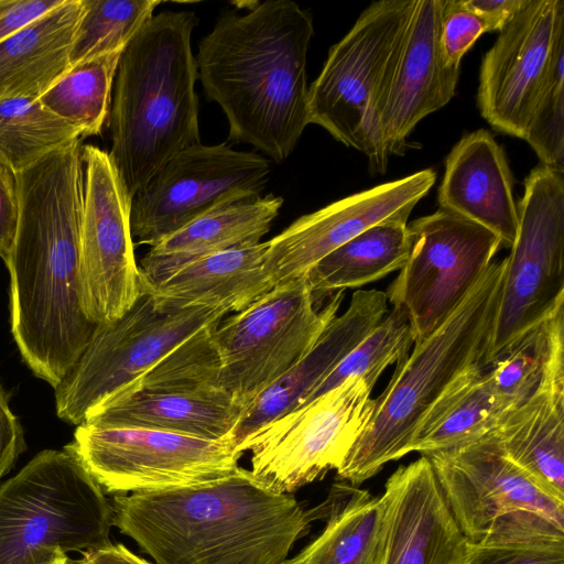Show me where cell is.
<instances>
[{
    "mask_svg": "<svg viewBox=\"0 0 564 564\" xmlns=\"http://www.w3.org/2000/svg\"><path fill=\"white\" fill-rule=\"evenodd\" d=\"M19 221L6 262L11 330L24 362L54 389L79 360L97 325L79 301L82 139L15 174Z\"/></svg>",
    "mask_w": 564,
    "mask_h": 564,
    "instance_id": "obj_1",
    "label": "cell"
},
{
    "mask_svg": "<svg viewBox=\"0 0 564 564\" xmlns=\"http://www.w3.org/2000/svg\"><path fill=\"white\" fill-rule=\"evenodd\" d=\"M112 524L156 564H281L325 518L249 469L202 484L115 495Z\"/></svg>",
    "mask_w": 564,
    "mask_h": 564,
    "instance_id": "obj_2",
    "label": "cell"
},
{
    "mask_svg": "<svg viewBox=\"0 0 564 564\" xmlns=\"http://www.w3.org/2000/svg\"><path fill=\"white\" fill-rule=\"evenodd\" d=\"M313 18L291 0L224 12L195 56L206 98L217 102L228 140L275 163L295 149L308 122L306 57Z\"/></svg>",
    "mask_w": 564,
    "mask_h": 564,
    "instance_id": "obj_3",
    "label": "cell"
},
{
    "mask_svg": "<svg viewBox=\"0 0 564 564\" xmlns=\"http://www.w3.org/2000/svg\"><path fill=\"white\" fill-rule=\"evenodd\" d=\"M192 11L153 15L123 48L109 111V156L133 198L177 152L200 143Z\"/></svg>",
    "mask_w": 564,
    "mask_h": 564,
    "instance_id": "obj_4",
    "label": "cell"
},
{
    "mask_svg": "<svg viewBox=\"0 0 564 564\" xmlns=\"http://www.w3.org/2000/svg\"><path fill=\"white\" fill-rule=\"evenodd\" d=\"M506 268V258L494 260L449 316L397 362L368 425L337 470L339 479L357 487L411 453L432 405L464 373L487 365Z\"/></svg>",
    "mask_w": 564,
    "mask_h": 564,
    "instance_id": "obj_5",
    "label": "cell"
},
{
    "mask_svg": "<svg viewBox=\"0 0 564 564\" xmlns=\"http://www.w3.org/2000/svg\"><path fill=\"white\" fill-rule=\"evenodd\" d=\"M113 510L67 449H45L0 486V564H41L111 544Z\"/></svg>",
    "mask_w": 564,
    "mask_h": 564,
    "instance_id": "obj_6",
    "label": "cell"
},
{
    "mask_svg": "<svg viewBox=\"0 0 564 564\" xmlns=\"http://www.w3.org/2000/svg\"><path fill=\"white\" fill-rule=\"evenodd\" d=\"M415 0H380L368 6L334 44L308 87V122L364 153L371 173L388 169L379 120Z\"/></svg>",
    "mask_w": 564,
    "mask_h": 564,
    "instance_id": "obj_7",
    "label": "cell"
},
{
    "mask_svg": "<svg viewBox=\"0 0 564 564\" xmlns=\"http://www.w3.org/2000/svg\"><path fill=\"white\" fill-rule=\"evenodd\" d=\"M344 294L319 306L304 274L224 317L212 330L220 387L249 406L310 351L337 316Z\"/></svg>",
    "mask_w": 564,
    "mask_h": 564,
    "instance_id": "obj_8",
    "label": "cell"
},
{
    "mask_svg": "<svg viewBox=\"0 0 564 564\" xmlns=\"http://www.w3.org/2000/svg\"><path fill=\"white\" fill-rule=\"evenodd\" d=\"M227 314L224 308L163 303L143 289L120 318L97 325L79 360L55 388L57 416L79 425L93 408Z\"/></svg>",
    "mask_w": 564,
    "mask_h": 564,
    "instance_id": "obj_9",
    "label": "cell"
},
{
    "mask_svg": "<svg viewBox=\"0 0 564 564\" xmlns=\"http://www.w3.org/2000/svg\"><path fill=\"white\" fill-rule=\"evenodd\" d=\"M372 388L349 378L313 401L267 423L237 451L251 452V473L270 489L292 494L341 467L368 425Z\"/></svg>",
    "mask_w": 564,
    "mask_h": 564,
    "instance_id": "obj_10",
    "label": "cell"
},
{
    "mask_svg": "<svg viewBox=\"0 0 564 564\" xmlns=\"http://www.w3.org/2000/svg\"><path fill=\"white\" fill-rule=\"evenodd\" d=\"M518 212L487 364L564 304V173L535 166Z\"/></svg>",
    "mask_w": 564,
    "mask_h": 564,
    "instance_id": "obj_11",
    "label": "cell"
},
{
    "mask_svg": "<svg viewBox=\"0 0 564 564\" xmlns=\"http://www.w3.org/2000/svg\"><path fill=\"white\" fill-rule=\"evenodd\" d=\"M69 451L107 492L155 491L231 474L241 456L230 440L80 423Z\"/></svg>",
    "mask_w": 564,
    "mask_h": 564,
    "instance_id": "obj_12",
    "label": "cell"
},
{
    "mask_svg": "<svg viewBox=\"0 0 564 564\" xmlns=\"http://www.w3.org/2000/svg\"><path fill=\"white\" fill-rule=\"evenodd\" d=\"M270 161L226 143H197L174 154L131 200L130 225L138 245L153 247L198 217L260 196Z\"/></svg>",
    "mask_w": 564,
    "mask_h": 564,
    "instance_id": "obj_13",
    "label": "cell"
},
{
    "mask_svg": "<svg viewBox=\"0 0 564 564\" xmlns=\"http://www.w3.org/2000/svg\"><path fill=\"white\" fill-rule=\"evenodd\" d=\"M408 226L409 257L384 293L408 314L415 344L449 316L492 263L501 242L487 228L443 209Z\"/></svg>",
    "mask_w": 564,
    "mask_h": 564,
    "instance_id": "obj_14",
    "label": "cell"
},
{
    "mask_svg": "<svg viewBox=\"0 0 564 564\" xmlns=\"http://www.w3.org/2000/svg\"><path fill=\"white\" fill-rule=\"evenodd\" d=\"M84 169L79 232V301L87 319L109 324L142 293L131 235V197L109 153L82 147Z\"/></svg>",
    "mask_w": 564,
    "mask_h": 564,
    "instance_id": "obj_15",
    "label": "cell"
},
{
    "mask_svg": "<svg viewBox=\"0 0 564 564\" xmlns=\"http://www.w3.org/2000/svg\"><path fill=\"white\" fill-rule=\"evenodd\" d=\"M564 43V0H527L499 30L482 58L477 94L482 118L498 132L524 139Z\"/></svg>",
    "mask_w": 564,
    "mask_h": 564,
    "instance_id": "obj_16",
    "label": "cell"
},
{
    "mask_svg": "<svg viewBox=\"0 0 564 564\" xmlns=\"http://www.w3.org/2000/svg\"><path fill=\"white\" fill-rule=\"evenodd\" d=\"M426 456L446 502L473 545L520 511L539 513L564 528V503L544 494L503 453L494 435Z\"/></svg>",
    "mask_w": 564,
    "mask_h": 564,
    "instance_id": "obj_17",
    "label": "cell"
},
{
    "mask_svg": "<svg viewBox=\"0 0 564 564\" xmlns=\"http://www.w3.org/2000/svg\"><path fill=\"white\" fill-rule=\"evenodd\" d=\"M435 181V171L425 169L297 218L268 241L265 264L274 286L304 275L322 258L376 224L408 220Z\"/></svg>",
    "mask_w": 564,
    "mask_h": 564,
    "instance_id": "obj_18",
    "label": "cell"
},
{
    "mask_svg": "<svg viewBox=\"0 0 564 564\" xmlns=\"http://www.w3.org/2000/svg\"><path fill=\"white\" fill-rule=\"evenodd\" d=\"M377 564H467L473 544L458 527L430 459L421 455L386 481Z\"/></svg>",
    "mask_w": 564,
    "mask_h": 564,
    "instance_id": "obj_19",
    "label": "cell"
},
{
    "mask_svg": "<svg viewBox=\"0 0 564 564\" xmlns=\"http://www.w3.org/2000/svg\"><path fill=\"white\" fill-rule=\"evenodd\" d=\"M444 4L445 0H415L379 120L389 156L403 155L416 124L456 94L460 68L446 67L440 48Z\"/></svg>",
    "mask_w": 564,
    "mask_h": 564,
    "instance_id": "obj_20",
    "label": "cell"
},
{
    "mask_svg": "<svg viewBox=\"0 0 564 564\" xmlns=\"http://www.w3.org/2000/svg\"><path fill=\"white\" fill-rule=\"evenodd\" d=\"M387 313L384 292L356 291L346 311L328 324L310 351L250 403L230 436L236 449L261 426L301 406Z\"/></svg>",
    "mask_w": 564,
    "mask_h": 564,
    "instance_id": "obj_21",
    "label": "cell"
},
{
    "mask_svg": "<svg viewBox=\"0 0 564 564\" xmlns=\"http://www.w3.org/2000/svg\"><path fill=\"white\" fill-rule=\"evenodd\" d=\"M440 209L457 214L491 232L511 248L519 225L512 173L502 147L479 129L464 134L445 160L438 188Z\"/></svg>",
    "mask_w": 564,
    "mask_h": 564,
    "instance_id": "obj_22",
    "label": "cell"
},
{
    "mask_svg": "<svg viewBox=\"0 0 564 564\" xmlns=\"http://www.w3.org/2000/svg\"><path fill=\"white\" fill-rule=\"evenodd\" d=\"M247 408L221 388L148 391L130 383L93 408L83 423L220 441L230 440Z\"/></svg>",
    "mask_w": 564,
    "mask_h": 564,
    "instance_id": "obj_23",
    "label": "cell"
},
{
    "mask_svg": "<svg viewBox=\"0 0 564 564\" xmlns=\"http://www.w3.org/2000/svg\"><path fill=\"white\" fill-rule=\"evenodd\" d=\"M490 433L538 488L564 503V365L509 410Z\"/></svg>",
    "mask_w": 564,
    "mask_h": 564,
    "instance_id": "obj_24",
    "label": "cell"
},
{
    "mask_svg": "<svg viewBox=\"0 0 564 564\" xmlns=\"http://www.w3.org/2000/svg\"><path fill=\"white\" fill-rule=\"evenodd\" d=\"M283 198L269 194L214 209L172 234L142 257V285L152 288L199 258L259 243L279 215Z\"/></svg>",
    "mask_w": 564,
    "mask_h": 564,
    "instance_id": "obj_25",
    "label": "cell"
},
{
    "mask_svg": "<svg viewBox=\"0 0 564 564\" xmlns=\"http://www.w3.org/2000/svg\"><path fill=\"white\" fill-rule=\"evenodd\" d=\"M268 241L219 251L189 262L161 283L143 286L175 306L238 313L274 288L265 264Z\"/></svg>",
    "mask_w": 564,
    "mask_h": 564,
    "instance_id": "obj_26",
    "label": "cell"
},
{
    "mask_svg": "<svg viewBox=\"0 0 564 564\" xmlns=\"http://www.w3.org/2000/svg\"><path fill=\"white\" fill-rule=\"evenodd\" d=\"M85 0H65L0 42V100L40 98L70 68Z\"/></svg>",
    "mask_w": 564,
    "mask_h": 564,
    "instance_id": "obj_27",
    "label": "cell"
},
{
    "mask_svg": "<svg viewBox=\"0 0 564 564\" xmlns=\"http://www.w3.org/2000/svg\"><path fill=\"white\" fill-rule=\"evenodd\" d=\"M328 498L324 530L281 564H377L384 532L382 496L351 485L337 486Z\"/></svg>",
    "mask_w": 564,
    "mask_h": 564,
    "instance_id": "obj_28",
    "label": "cell"
},
{
    "mask_svg": "<svg viewBox=\"0 0 564 564\" xmlns=\"http://www.w3.org/2000/svg\"><path fill=\"white\" fill-rule=\"evenodd\" d=\"M485 366L464 373L432 405L413 436L411 452L429 455L475 441L513 409L490 388Z\"/></svg>",
    "mask_w": 564,
    "mask_h": 564,
    "instance_id": "obj_29",
    "label": "cell"
},
{
    "mask_svg": "<svg viewBox=\"0 0 564 564\" xmlns=\"http://www.w3.org/2000/svg\"><path fill=\"white\" fill-rule=\"evenodd\" d=\"M406 221L392 219L376 224L311 267L305 276L316 301L400 270L411 249Z\"/></svg>",
    "mask_w": 564,
    "mask_h": 564,
    "instance_id": "obj_30",
    "label": "cell"
},
{
    "mask_svg": "<svg viewBox=\"0 0 564 564\" xmlns=\"http://www.w3.org/2000/svg\"><path fill=\"white\" fill-rule=\"evenodd\" d=\"M564 365V304L484 368L494 392L511 408L527 400L542 380Z\"/></svg>",
    "mask_w": 564,
    "mask_h": 564,
    "instance_id": "obj_31",
    "label": "cell"
},
{
    "mask_svg": "<svg viewBox=\"0 0 564 564\" xmlns=\"http://www.w3.org/2000/svg\"><path fill=\"white\" fill-rule=\"evenodd\" d=\"M77 139L80 130L36 97L0 100V165L14 174Z\"/></svg>",
    "mask_w": 564,
    "mask_h": 564,
    "instance_id": "obj_32",
    "label": "cell"
},
{
    "mask_svg": "<svg viewBox=\"0 0 564 564\" xmlns=\"http://www.w3.org/2000/svg\"><path fill=\"white\" fill-rule=\"evenodd\" d=\"M123 50L70 67L39 99L53 113L77 127L82 138L99 134L109 116L111 91Z\"/></svg>",
    "mask_w": 564,
    "mask_h": 564,
    "instance_id": "obj_33",
    "label": "cell"
},
{
    "mask_svg": "<svg viewBox=\"0 0 564 564\" xmlns=\"http://www.w3.org/2000/svg\"><path fill=\"white\" fill-rule=\"evenodd\" d=\"M160 0H85V13L76 30L69 64L123 50L153 17Z\"/></svg>",
    "mask_w": 564,
    "mask_h": 564,
    "instance_id": "obj_34",
    "label": "cell"
},
{
    "mask_svg": "<svg viewBox=\"0 0 564 564\" xmlns=\"http://www.w3.org/2000/svg\"><path fill=\"white\" fill-rule=\"evenodd\" d=\"M414 337L405 311L392 306L389 314L335 367L302 404L334 389L349 378H361L373 389L382 372L408 356Z\"/></svg>",
    "mask_w": 564,
    "mask_h": 564,
    "instance_id": "obj_35",
    "label": "cell"
},
{
    "mask_svg": "<svg viewBox=\"0 0 564 564\" xmlns=\"http://www.w3.org/2000/svg\"><path fill=\"white\" fill-rule=\"evenodd\" d=\"M523 140L540 164L564 173V43L555 52Z\"/></svg>",
    "mask_w": 564,
    "mask_h": 564,
    "instance_id": "obj_36",
    "label": "cell"
},
{
    "mask_svg": "<svg viewBox=\"0 0 564 564\" xmlns=\"http://www.w3.org/2000/svg\"><path fill=\"white\" fill-rule=\"evenodd\" d=\"M485 32H490L488 22L464 0H445L440 32L443 64L460 68L463 56Z\"/></svg>",
    "mask_w": 564,
    "mask_h": 564,
    "instance_id": "obj_37",
    "label": "cell"
},
{
    "mask_svg": "<svg viewBox=\"0 0 564 564\" xmlns=\"http://www.w3.org/2000/svg\"><path fill=\"white\" fill-rule=\"evenodd\" d=\"M467 564H564V541L473 545Z\"/></svg>",
    "mask_w": 564,
    "mask_h": 564,
    "instance_id": "obj_38",
    "label": "cell"
},
{
    "mask_svg": "<svg viewBox=\"0 0 564 564\" xmlns=\"http://www.w3.org/2000/svg\"><path fill=\"white\" fill-rule=\"evenodd\" d=\"M19 221V195L15 174L0 165V258L7 262Z\"/></svg>",
    "mask_w": 564,
    "mask_h": 564,
    "instance_id": "obj_39",
    "label": "cell"
},
{
    "mask_svg": "<svg viewBox=\"0 0 564 564\" xmlns=\"http://www.w3.org/2000/svg\"><path fill=\"white\" fill-rule=\"evenodd\" d=\"M23 429L9 406V395L0 384V479L25 451Z\"/></svg>",
    "mask_w": 564,
    "mask_h": 564,
    "instance_id": "obj_40",
    "label": "cell"
},
{
    "mask_svg": "<svg viewBox=\"0 0 564 564\" xmlns=\"http://www.w3.org/2000/svg\"><path fill=\"white\" fill-rule=\"evenodd\" d=\"M65 0H0V42Z\"/></svg>",
    "mask_w": 564,
    "mask_h": 564,
    "instance_id": "obj_41",
    "label": "cell"
},
{
    "mask_svg": "<svg viewBox=\"0 0 564 564\" xmlns=\"http://www.w3.org/2000/svg\"><path fill=\"white\" fill-rule=\"evenodd\" d=\"M465 4L481 15L490 32L500 30L527 2V0H464Z\"/></svg>",
    "mask_w": 564,
    "mask_h": 564,
    "instance_id": "obj_42",
    "label": "cell"
},
{
    "mask_svg": "<svg viewBox=\"0 0 564 564\" xmlns=\"http://www.w3.org/2000/svg\"><path fill=\"white\" fill-rule=\"evenodd\" d=\"M67 564H151L137 556L123 544H110L105 547L83 552L79 560L67 561Z\"/></svg>",
    "mask_w": 564,
    "mask_h": 564,
    "instance_id": "obj_43",
    "label": "cell"
},
{
    "mask_svg": "<svg viewBox=\"0 0 564 564\" xmlns=\"http://www.w3.org/2000/svg\"><path fill=\"white\" fill-rule=\"evenodd\" d=\"M67 561H68L67 556L63 555V556H59L57 558H54L52 561L41 563V564H67Z\"/></svg>",
    "mask_w": 564,
    "mask_h": 564,
    "instance_id": "obj_44",
    "label": "cell"
}]
</instances>
